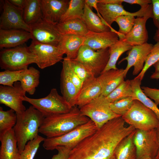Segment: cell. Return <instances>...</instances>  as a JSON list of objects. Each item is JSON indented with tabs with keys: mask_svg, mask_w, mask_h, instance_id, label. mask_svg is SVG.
Returning <instances> with one entry per match:
<instances>
[{
	"mask_svg": "<svg viewBox=\"0 0 159 159\" xmlns=\"http://www.w3.org/2000/svg\"><path fill=\"white\" fill-rule=\"evenodd\" d=\"M119 40L117 31L95 32L89 31L85 36L83 45L95 50L109 48Z\"/></svg>",
	"mask_w": 159,
	"mask_h": 159,
	"instance_id": "obj_18",
	"label": "cell"
},
{
	"mask_svg": "<svg viewBox=\"0 0 159 159\" xmlns=\"http://www.w3.org/2000/svg\"><path fill=\"white\" fill-rule=\"evenodd\" d=\"M8 1L15 7L23 10L25 6L26 0H8Z\"/></svg>",
	"mask_w": 159,
	"mask_h": 159,
	"instance_id": "obj_47",
	"label": "cell"
},
{
	"mask_svg": "<svg viewBox=\"0 0 159 159\" xmlns=\"http://www.w3.org/2000/svg\"><path fill=\"white\" fill-rule=\"evenodd\" d=\"M157 138L159 143V122L158 123L155 128Z\"/></svg>",
	"mask_w": 159,
	"mask_h": 159,
	"instance_id": "obj_51",
	"label": "cell"
},
{
	"mask_svg": "<svg viewBox=\"0 0 159 159\" xmlns=\"http://www.w3.org/2000/svg\"><path fill=\"white\" fill-rule=\"evenodd\" d=\"M89 31L95 32H109L113 29L104 23L85 3L82 18Z\"/></svg>",
	"mask_w": 159,
	"mask_h": 159,
	"instance_id": "obj_25",
	"label": "cell"
},
{
	"mask_svg": "<svg viewBox=\"0 0 159 159\" xmlns=\"http://www.w3.org/2000/svg\"><path fill=\"white\" fill-rule=\"evenodd\" d=\"M102 95V89L97 77H92L83 82L80 90L76 106L79 108Z\"/></svg>",
	"mask_w": 159,
	"mask_h": 159,
	"instance_id": "obj_19",
	"label": "cell"
},
{
	"mask_svg": "<svg viewBox=\"0 0 159 159\" xmlns=\"http://www.w3.org/2000/svg\"><path fill=\"white\" fill-rule=\"evenodd\" d=\"M95 123L90 120L87 123L62 136L46 138L42 146L47 150H52L58 146H66L72 149L78 144L98 130Z\"/></svg>",
	"mask_w": 159,
	"mask_h": 159,
	"instance_id": "obj_4",
	"label": "cell"
},
{
	"mask_svg": "<svg viewBox=\"0 0 159 159\" xmlns=\"http://www.w3.org/2000/svg\"><path fill=\"white\" fill-rule=\"evenodd\" d=\"M36 57V64L41 69L52 66L63 58L64 52L58 47L32 41L28 47Z\"/></svg>",
	"mask_w": 159,
	"mask_h": 159,
	"instance_id": "obj_11",
	"label": "cell"
},
{
	"mask_svg": "<svg viewBox=\"0 0 159 159\" xmlns=\"http://www.w3.org/2000/svg\"><path fill=\"white\" fill-rule=\"evenodd\" d=\"M132 95L130 80H127L122 82L106 97L110 103H112L123 98L132 97Z\"/></svg>",
	"mask_w": 159,
	"mask_h": 159,
	"instance_id": "obj_35",
	"label": "cell"
},
{
	"mask_svg": "<svg viewBox=\"0 0 159 159\" xmlns=\"http://www.w3.org/2000/svg\"><path fill=\"white\" fill-rule=\"evenodd\" d=\"M62 68L66 71L73 83L80 91L83 82L74 71L70 65L68 59L66 57L63 59Z\"/></svg>",
	"mask_w": 159,
	"mask_h": 159,
	"instance_id": "obj_42",
	"label": "cell"
},
{
	"mask_svg": "<svg viewBox=\"0 0 159 159\" xmlns=\"http://www.w3.org/2000/svg\"><path fill=\"white\" fill-rule=\"evenodd\" d=\"M23 18L29 25L34 24L43 18L40 0H26L23 9Z\"/></svg>",
	"mask_w": 159,
	"mask_h": 159,
	"instance_id": "obj_31",
	"label": "cell"
},
{
	"mask_svg": "<svg viewBox=\"0 0 159 159\" xmlns=\"http://www.w3.org/2000/svg\"><path fill=\"white\" fill-rule=\"evenodd\" d=\"M3 11L0 18V29H19L30 32V26L23 18V10L12 5L8 0L3 1Z\"/></svg>",
	"mask_w": 159,
	"mask_h": 159,
	"instance_id": "obj_14",
	"label": "cell"
},
{
	"mask_svg": "<svg viewBox=\"0 0 159 159\" xmlns=\"http://www.w3.org/2000/svg\"><path fill=\"white\" fill-rule=\"evenodd\" d=\"M133 140L136 149L137 159L155 157L159 149L155 129H135Z\"/></svg>",
	"mask_w": 159,
	"mask_h": 159,
	"instance_id": "obj_10",
	"label": "cell"
},
{
	"mask_svg": "<svg viewBox=\"0 0 159 159\" xmlns=\"http://www.w3.org/2000/svg\"><path fill=\"white\" fill-rule=\"evenodd\" d=\"M135 131L123 139L117 145L115 151L116 159H137L133 140Z\"/></svg>",
	"mask_w": 159,
	"mask_h": 159,
	"instance_id": "obj_29",
	"label": "cell"
},
{
	"mask_svg": "<svg viewBox=\"0 0 159 159\" xmlns=\"http://www.w3.org/2000/svg\"><path fill=\"white\" fill-rule=\"evenodd\" d=\"M145 159H155V158H145Z\"/></svg>",
	"mask_w": 159,
	"mask_h": 159,
	"instance_id": "obj_53",
	"label": "cell"
},
{
	"mask_svg": "<svg viewBox=\"0 0 159 159\" xmlns=\"http://www.w3.org/2000/svg\"><path fill=\"white\" fill-rule=\"evenodd\" d=\"M0 159H20V153L13 128L0 135Z\"/></svg>",
	"mask_w": 159,
	"mask_h": 159,
	"instance_id": "obj_23",
	"label": "cell"
},
{
	"mask_svg": "<svg viewBox=\"0 0 159 159\" xmlns=\"http://www.w3.org/2000/svg\"><path fill=\"white\" fill-rule=\"evenodd\" d=\"M69 0H40L43 19L48 21L58 23L66 12Z\"/></svg>",
	"mask_w": 159,
	"mask_h": 159,
	"instance_id": "obj_17",
	"label": "cell"
},
{
	"mask_svg": "<svg viewBox=\"0 0 159 159\" xmlns=\"http://www.w3.org/2000/svg\"><path fill=\"white\" fill-rule=\"evenodd\" d=\"M153 45L147 42L142 45L133 46L128 52L127 56L122 59L119 64L126 60L127 64L124 69V75L126 77L128 72L134 67L132 74H138L143 70L147 57L151 51Z\"/></svg>",
	"mask_w": 159,
	"mask_h": 159,
	"instance_id": "obj_16",
	"label": "cell"
},
{
	"mask_svg": "<svg viewBox=\"0 0 159 159\" xmlns=\"http://www.w3.org/2000/svg\"><path fill=\"white\" fill-rule=\"evenodd\" d=\"M110 104L106 97L101 95L79 109L81 112L92 120L99 129L109 121L121 117L113 112Z\"/></svg>",
	"mask_w": 159,
	"mask_h": 159,
	"instance_id": "obj_9",
	"label": "cell"
},
{
	"mask_svg": "<svg viewBox=\"0 0 159 159\" xmlns=\"http://www.w3.org/2000/svg\"><path fill=\"white\" fill-rule=\"evenodd\" d=\"M155 69V72H159V60L153 65Z\"/></svg>",
	"mask_w": 159,
	"mask_h": 159,
	"instance_id": "obj_50",
	"label": "cell"
},
{
	"mask_svg": "<svg viewBox=\"0 0 159 159\" xmlns=\"http://www.w3.org/2000/svg\"><path fill=\"white\" fill-rule=\"evenodd\" d=\"M109 48L95 50L83 45L75 59L83 65L96 77L103 71L109 61Z\"/></svg>",
	"mask_w": 159,
	"mask_h": 159,
	"instance_id": "obj_8",
	"label": "cell"
},
{
	"mask_svg": "<svg viewBox=\"0 0 159 159\" xmlns=\"http://www.w3.org/2000/svg\"><path fill=\"white\" fill-rule=\"evenodd\" d=\"M153 39L156 42H159V30H156L153 37Z\"/></svg>",
	"mask_w": 159,
	"mask_h": 159,
	"instance_id": "obj_48",
	"label": "cell"
},
{
	"mask_svg": "<svg viewBox=\"0 0 159 159\" xmlns=\"http://www.w3.org/2000/svg\"><path fill=\"white\" fill-rule=\"evenodd\" d=\"M130 80L132 89V97L133 99L139 101L153 111L159 121V109L155 102L149 98L143 92L141 87V81L135 78Z\"/></svg>",
	"mask_w": 159,
	"mask_h": 159,
	"instance_id": "obj_30",
	"label": "cell"
},
{
	"mask_svg": "<svg viewBox=\"0 0 159 159\" xmlns=\"http://www.w3.org/2000/svg\"><path fill=\"white\" fill-rule=\"evenodd\" d=\"M36 57L28 47L21 45L15 47L4 48L0 52V67L1 69L18 71L27 68L32 63H36Z\"/></svg>",
	"mask_w": 159,
	"mask_h": 159,
	"instance_id": "obj_5",
	"label": "cell"
},
{
	"mask_svg": "<svg viewBox=\"0 0 159 159\" xmlns=\"http://www.w3.org/2000/svg\"><path fill=\"white\" fill-rule=\"evenodd\" d=\"M57 24L48 21L42 18L29 25L32 40L58 47L62 35L58 30Z\"/></svg>",
	"mask_w": 159,
	"mask_h": 159,
	"instance_id": "obj_12",
	"label": "cell"
},
{
	"mask_svg": "<svg viewBox=\"0 0 159 159\" xmlns=\"http://www.w3.org/2000/svg\"><path fill=\"white\" fill-rule=\"evenodd\" d=\"M44 138L38 135L33 140L28 141L20 153V159H34L41 142Z\"/></svg>",
	"mask_w": 159,
	"mask_h": 159,
	"instance_id": "obj_37",
	"label": "cell"
},
{
	"mask_svg": "<svg viewBox=\"0 0 159 159\" xmlns=\"http://www.w3.org/2000/svg\"><path fill=\"white\" fill-rule=\"evenodd\" d=\"M135 18L130 15H122L117 18L115 20L119 26L117 32L119 40L122 39L127 35L132 28Z\"/></svg>",
	"mask_w": 159,
	"mask_h": 159,
	"instance_id": "obj_36",
	"label": "cell"
},
{
	"mask_svg": "<svg viewBox=\"0 0 159 159\" xmlns=\"http://www.w3.org/2000/svg\"><path fill=\"white\" fill-rule=\"evenodd\" d=\"M26 92L23 89L19 82H15L14 86H0V103L20 113L26 109L23 105V99Z\"/></svg>",
	"mask_w": 159,
	"mask_h": 159,
	"instance_id": "obj_15",
	"label": "cell"
},
{
	"mask_svg": "<svg viewBox=\"0 0 159 159\" xmlns=\"http://www.w3.org/2000/svg\"><path fill=\"white\" fill-rule=\"evenodd\" d=\"M57 27L62 35L85 36L89 31L83 20L80 19L59 22L57 24Z\"/></svg>",
	"mask_w": 159,
	"mask_h": 159,
	"instance_id": "obj_28",
	"label": "cell"
},
{
	"mask_svg": "<svg viewBox=\"0 0 159 159\" xmlns=\"http://www.w3.org/2000/svg\"><path fill=\"white\" fill-rule=\"evenodd\" d=\"M23 69L18 71L5 70L0 72V84L2 85L13 87L14 83L19 81Z\"/></svg>",
	"mask_w": 159,
	"mask_h": 159,
	"instance_id": "obj_40",
	"label": "cell"
},
{
	"mask_svg": "<svg viewBox=\"0 0 159 159\" xmlns=\"http://www.w3.org/2000/svg\"><path fill=\"white\" fill-rule=\"evenodd\" d=\"M134 100L132 97H130L110 103V106L113 112L122 117L130 110Z\"/></svg>",
	"mask_w": 159,
	"mask_h": 159,
	"instance_id": "obj_38",
	"label": "cell"
},
{
	"mask_svg": "<svg viewBox=\"0 0 159 159\" xmlns=\"http://www.w3.org/2000/svg\"><path fill=\"white\" fill-rule=\"evenodd\" d=\"M155 159H159V149L155 157Z\"/></svg>",
	"mask_w": 159,
	"mask_h": 159,
	"instance_id": "obj_52",
	"label": "cell"
},
{
	"mask_svg": "<svg viewBox=\"0 0 159 159\" xmlns=\"http://www.w3.org/2000/svg\"><path fill=\"white\" fill-rule=\"evenodd\" d=\"M146 16L138 17L135 18L134 25L130 32L121 40L133 47L147 42L148 34L146 23L149 19Z\"/></svg>",
	"mask_w": 159,
	"mask_h": 159,
	"instance_id": "obj_21",
	"label": "cell"
},
{
	"mask_svg": "<svg viewBox=\"0 0 159 159\" xmlns=\"http://www.w3.org/2000/svg\"><path fill=\"white\" fill-rule=\"evenodd\" d=\"M98 12L105 23L111 27L115 19L119 16L124 15H132L135 17L146 16L152 18V7L151 4L141 7L138 11L130 12L126 10L122 5L97 3Z\"/></svg>",
	"mask_w": 159,
	"mask_h": 159,
	"instance_id": "obj_13",
	"label": "cell"
},
{
	"mask_svg": "<svg viewBox=\"0 0 159 159\" xmlns=\"http://www.w3.org/2000/svg\"><path fill=\"white\" fill-rule=\"evenodd\" d=\"M90 120L76 106L68 112L44 117L39 132L46 138L59 137L87 123Z\"/></svg>",
	"mask_w": 159,
	"mask_h": 159,
	"instance_id": "obj_2",
	"label": "cell"
},
{
	"mask_svg": "<svg viewBox=\"0 0 159 159\" xmlns=\"http://www.w3.org/2000/svg\"><path fill=\"white\" fill-rule=\"evenodd\" d=\"M32 39L30 33L19 29H0L1 49L15 47L23 45Z\"/></svg>",
	"mask_w": 159,
	"mask_h": 159,
	"instance_id": "obj_20",
	"label": "cell"
},
{
	"mask_svg": "<svg viewBox=\"0 0 159 159\" xmlns=\"http://www.w3.org/2000/svg\"><path fill=\"white\" fill-rule=\"evenodd\" d=\"M60 88L62 96L66 101L72 107L76 106L79 90L63 68L61 73Z\"/></svg>",
	"mask_w": 159,
	"mask_h": 159,
	"instance_id": "obj_26",
	"label": "cell"
},
{
	"mask_svg": "<svg viewBox=\"0 0 159 159\" xmlns=\"http://www.w3.org/2000/svg\"><path fill=\"white\" fill-rule=\"evenodd\" d=\"M57 153L54 155L51 159H68L69 155L72 150L66 146H58L56 148Z\"/></svg>",
	"mask_w": 159,
	"mask_h": 159,
	"instance_id": "obj_44",
	"label": "cell"
},
{
	"mask_svg": "<svg viewBox=\"0 0 159 159\" xmlns=\"http://www.w3.org/2000/svg\"><path fill=\"white\" fill-rule=\"evenodd\" d=\"M150 78L152 79H159V72H154L150 76Z\"/></svg>",
	"mask_w": 159,
	"mask_h": 159,
	"instance_id": "obj_49",
	"label": "cell"
},
{
	"mask_svg": "<svg viewBox=\"0 0 159 159\" xmlns=\"http://www.w3.org/2000/svg\"><path fill=\"white\" fill-rule=\"evenodd\" d=\"M102 89V95L107 97L124 81V69H111L97 77Z\"/></svg>",
	"mask_w": 159,
	"mask_h": 159,
	"instance_id": "obj_22",
	"label": "cell"
},
{
	"mask_svg": "<svg viewBox=\"0 0 159 159\" xmlns=\"http://www.w3.org/2000/svg\"><path fill=\"white\" fill-rule=\"evenodd\" d=\"M40 72L33 67L23 70L19 80L23 89L31 95H33L39 83Z\"/></svg>",
	"mask_w": 159,
	"mask_h": 159,
	"instance_id": "obj_27",
	"label": "cell"
},
{
	"mask_svg": "<svg viewBox=\"0 0 159 159\" xmlns=\"http://www.w3.org/2000/svg\"><path fill=\"white\" fill-rule=\"evenodd\" d=\"M132 47L124 41L120 40L110 47L109 61L102 73L111 69H117L116 64L119 58L124 53L130 50Z\"/></svg>",
	"mask_w": 159,
	"mask_h": 159,
	"instance_id": "obj_32",
	"label": "cell"
},
{
	"mask_svg": "<svg viewBox=\"0 0 159 159\" xmlns=\"http://www.w3.org/2000/svg\"><path fill=\"white\" fill-rule=\"evenodd\" d=\"M130 133L122 122L112 120L72 149L68 159H116V146Z\"/></svg>",
	"mask_w": 159,
	"mask_h": 159,
	"instance_id": "obj_1",
	"label": "cell"
},
{
	"mask_svg": "<svg viewBox=\"0 0 159 159\" xmlns=\"http://www.w3.org/2000/svg\"><path fill=\"white\" fill-rule=\"evenodd\" d=\"M12 109L5 111L0 107V135L13 128L17 120V115Z\"/></svg>",
	"mask_w": 159,
	"mask_h": 159,
	"instance_id": "obj_34",
	"label": "cell"
},
{
	"mask_svg": "<svg viewBox=\"0 0 159 159\" xmlns=\"http://www.w3.org/2000/svg\"><path fill=\"white\" fill-rule=\"evenodd\" d=\"M159 60V42H156L153 45V48L148 55L145 63L143 68L140 72L135 78L143 79L147 70L152 66Z\"/></svg>",
	"mask_w": 159,
	"mask_h": 159,
	"instance_id": "obj_39",
	"label": "cell"
},
{
	"mask_svg": "<svg viewBox=\"0 0 159 159\" xmlns=\"http://www.w3.org/2000/svg\"><path fill=\"white\" fill-rule=\"evenodd\" d=\"M153 18L154 25L159 30V0H152Z\"/></svg>",
	"mask_w": 159,
	"mask_h": 159,
	"instance_id": "obj_45",
	"label": "cell"
},
{
	"mask_svg": "<svg viewBox=\"0 0 159 159\" xmlns=\"http://www.w3.org/2000/svg\"><path fill=\"white\" fill-rule=\"evenodd\" d=\"M121 117L135 129L140 130L155 129L159 122L153 111L137 100H134L130 110Z\"/></svg>",
	"mask_w": 159,
	"mask_h": 159,
	"instance_id": "obj_7",
	"label": "cell"
},
{
	"mask_svg": "<svg viewBox=\"0 0 159 159\" xmlns=\"http://www.w3.org/2000/svg\"><path fill=\"white\" fill-rule=\"evenodd\" d=\"M141 88L143 92L148 97L154 100L155 103L157 105H159V89L145 86L142 87Z\"/></svg>",
	"mask_w": 159,
	"mask_h": 159,
	"instance_id": "obj_43",
	"label": "cell"
},
{
	"mask_svg": "<svg viewBox=\"0 0 159 159\" xmlns=\"http://www.w3.org/2000/svg\"><path fill=\"white\" fill-rule=\"evenodd\" d=\"M85 4L84 0H70L68 6L59 22L76 19H82Z\"/></svg>",
	"mask_w": 159,
	"mask_h": 159,
	"instance_id": "obj_33",
	"label": "cell"
},
{
	"mask_svg": "<svg viewBox=\"0 0 159 159\" xmlns=\"http://www.w3.org/2000/svg\"><path fill=\"white\" fill-rule=\"evenodd\" d=\"M23 100L31 104L45 117L68 112L72 107L62 96L58 94L56 88L52 89L49 94L45 97L34 99L25 96Z\"/></svg>",
	"mask_w": 159,
	"mask_h": 159,
	"instance_id": "obj_6",
	"label": "cell"
},
{
	"mask_svg": "<svg viewBox=\"0 0 159 159\" xmlns=\"http://www.w3.org/2000/svg\"><path fill=\"white\" fill-rule=\"evenodd\" d=\"M16 114L17 121L13 129L21 153L27 143L39 135V129L45 117L32 105Z\"/></svg>",
	"mask_w": 159,
	"mask_h": 159,
	"instance_id": "obj_3",
	"label": "cell"
},
{
	"mask_svg": "<svg viewBox=\"0 0 159 159\" xmlns=\"http://www.w3.org/2000/svg\"><path fill=\"white\" fill-rule=\"evenodd\" d=\"M68 59L73 69L83 82L94 76L83 65L75 59Z\"/></svg>",
	"mask_w": 159,
	"mask_h": 159,
	"instance_id": "obj_41",
	"label": "cell"
},
{
	"mask_svg": "<svg viewBox=\"0 0 159 159\" xmlns=\"http://www.w3.org/2000/svg\"><path fill=\"white\" fill-rule=\"evenodd\" d=\"M122 3L125 2L131 4L139 5L141 7L146 6L152 3V0H121Z\"/></svg>",
	"mask_w": 159,
	"mask_h": 159,
	"instance_id": "obj_46",
	"label": "cell"
},
{
	"mask_svg": "<svg viewBox=\"0 0 159 159\" xmlns=\"http://www.w3.org/2000/svg\"><path fill=\"white\" fill-rule=\"evenodd\" d=\"M85 39V36L62 35L57 47L66 55L67 58L75 59Z\"/></svg>",
	"mask_w": 159,
	"mask_h": 159,
	"instance_id": "obj_24",
	"label": "cell"
}]
</instances>
